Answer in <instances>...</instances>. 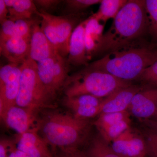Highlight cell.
<instances>
[{"instance_id":"1","label":"cell","mask_w":157,"mask_h":157,"mask_svg":"<svg viewBox=\"0 0 157 157\" xmlns=\"http://www.w3.org/2000/svg\"><path fill=\"white\" fill-rule=\"evenodd\" d=\"M145 1L128 0L115 18L110 28L103 36L101 53L124 48L139 38L148 28Z\"/></svg>"},{"instance_id":"2","label":"cell","mask_w":157,"mask_h":157,"mask_svg":"<svg viewBox=\"0 0 157 157\" xmlns=\"http://www.w3.org/2000/svg\"><path fill=\"white\" fill-rule=\"evenodd\" d=\"M157 61V50L149 47L123 48L109 52L85 67L108 73L127 82L139 79L145 69Z\"/></svg>"},{"instance_id":"3","label":"cell","mask_w":157,"mask_h":157,"mask_svg":"<svg viewBox=\"0 0 157 157\" xmlns=\"http://www.w3.org/2000/svg\"><path fill=\"white\" fill-rule=\"evenodd\" d=\"M37 125L40 135L48 144L62 150L77 148L86 137L89 122L70 112L50 109L38 118Z\"/></svg>"},{"instance_id":"4","label":"cell","mask_w":157,"mask_h":157,"mask_svg":"<svg viewBox=\"0 0 157 157\" xmlns=\"http://www.w3.org/2000/svg\"><path fill=\"white\" fill-rule=\"evenodd\" d=\"M131 85L129 82L121 80L109 73L85 67L69 75L62 91L67 97L87 94L103 99L117 90Z\"/></svg>"},{"instance_id":"5","label":"cell","mask_w":157,"mask_h":157,"mask_svg":"<svg viewBox=\"0 0 157 157\" xmlns=\"http://www.w3.org/2000/svg\"><path fill=\"white\" fill-rule=\"evenodd\" d=\"M21 69L16 105L36 111L51 108L56 98L51 94L40 79L36 62L29 58L21 65Z\"/></svg>"},{"instance_id":"6","label":"cell","mask_w":157,"mask_h":157,"mask_svg":"<svg viewBox=\"0 0 157 157\" xmlns=\"http://www.w3.org/2000/svg\"><path fill=\"white\" fill-rule=\"evenodd\" d=\"M38 74L43 84L54 98L61 91L69 75L70 65L67 58L57 54L37 62Z\"/></svg>"},{"instance_id":"7","label":"cell","mask_w":157,"mask_h":157,"mask_svg":"<svg viewBox=\"0 0 157 157\" xmlns=\"http://www.w3.org/2000/svg\"><path fill=\"white\" fill-rule=\"evenodd\" d=\"M21 65L10 63L0 69V115L16 105L20 86Z\"/></svg>"},{"instance_id":"8","label":"cell","mask_w":157,"mask_h":157,"mask_svg":"<svg viewBox=\"0 0 157 157\" xmlns=\"http://www.w3.org/2000/svg\"><path fill=\"white\" fill-rule=\"evenodd\" d=\"M103 100L90 95L83 94L73 97L64 96L62 102L73 116L88 120L100 115Z\"/></svg>"},{"instance_id":"9","label":"cell","mask_w":157,"mask_h":157,"mask_svg":"<svg viewBox=\"0 0 157 157\" xmlns=\"http://www.w3.org/2000/svg\"><path fill=\"white\" fill-rule=\"evenodd\" d=\"M37 111L17 105L10 107L1 116L9 128L21 135L34 129H38L35 122L38 121Z\"/></svg>"},{"instance_id":"10","label":"cell","mask_w":157,"mask_h":157,"mask_svg":"<svg viewBox=\"0 0 157 157\" xmlns=\"http://www.w3.org/2000/svg\"><path fill=\"white\" fill-rule=\"evenodd\" d=\"M111 148L121 157H146L145 139L130 128L111 142Z\"/></svg>"},{"instance_id":"11","label":"cell","mask_w":157,"mask_h":157,"mask_svg":"<svg viewBox=\"0 0 157 157\" xmlns=\"http://www.w3.org/2000/svg\"><path fill=\"white\" fill-rule=\"evenodd\" d=\"M46 14L55 29L58 39V53L62 56L67 58L69 54V45L72 34L77 25L82 21L80 17L81 14L56 16Z\"/></svg>"},{"instance_id":"12","label":"cell","mask_w":157,"mask_h":157,"mask_svg":"<svg viewBox=\"0 0 157 157\" xmlns=\"http://www.w3.org/2000/svg\"><path fill=\"white\" fill-rule=\"evenodd\" d=\"M129 110L132 115L144 121L157 115V88L140 90L135 95Z\"/></svg>"},{"instance_id":"13","label":"cell","mask_w":157,"mask_h":157,"mask_svg":"<svg viewBox=\"0 0 157 157\" xmlns=\"http://www.w3.org/2000/svg\"><path fill=\"white\" fill-rule=\"evenodd\" d=\"M16 148L29 157H54L48 144L36 129L18 135L14 142Z\"/></svg>"},{"instance_id":"14","label":"cell","mask_w":157,"mask_h":157,"mask_svg":"<svg viewBox=\"0 0 157 157\" xmlns=\"http://www.w3.org/2000/svg\"><path fill=\"white\" fill-rule=\"evenodd\" d=\"M30 39L16 37L0 39L1 54L10 63L22 64L29 58Z\"/></svg>"},{"instance_id":"15","label":"cell","mask_w":157,"mask_h":157,"mask_svg":"<svg viewBox=\"0 0 157 157\" xmlns=\"http://www.w3.org/2000/svg\"><path fill=\"white\" fill-rule=\"evenodd\" d=\"M88 18L82 21L73 31L70 39L67 60L70 66H84L89 65L86 53L85 33Z\"/></svg>"},{"instance_id":"16","label":"cell","mask_w":157,"mask_h":157,"mask_svg":"<svg viewBox=\"0 0 157 157\" xmlns=\"http://www.w3.org/2000/svg\"><path fill=\"white\" fill-rule=\"evenodd\" d=\"M141 90L138 86L131 85L117 90L103 99L100 114L128 111L133 97Z\"/></svg>"},{"instance_id":"17","label":"cell","mask_w":157,"mask_h":157,"mask_svg":"<svg viewBox=\"0 0 157 157\" xmlns=\"http://www.w3.org/2000/svg\"><path fill=\"white\" fill-rule=\"evenodd\" d=\"M41 19L33 26L30 39L29 58L36 63L59 54L42 30Z\"/></svg>"},{"instance_id":"18","label":"cell","mask_w":157,"mask_h":157,"mask_svg":"<svg viewBox=\"0 0 157 157\" xmlns=\"http://www.w3.org/2000/svg\"><path fill=\"white\" fill-rule=\"evenodd\" d=\"M104 25L101 21L92 16L88 18L86 26L85 39L88 58L90 60L93 57L101 53L103 42Z\"/></svg>"},{"instance_id":"19","label":"cell","mask_w":157,"mask_h":157,"mask_svg":"<svg viewBox=\"0 0 157 157\" xmlns=\"http://www.w3.org/2000/svg\"><path fill=\"white\" fill-rule=\"evenodd\" d=\"M9 10L8 18L15 21L30 19L34 15H39L33 1L32 0H4Z\"/></svg>"},{"instance_id":"20","label":"cell","mask_w":157,"mask_h":157,"mask_svg":"<svg viewBox=\"0 0 157 157\" xmlns=\"http://www.w3.org/2000/svg\"><path fill=\"white\" fill-rule=\"evenodd\" d=\"M128 0H102L98 11L92 16L101 22L114 19Z\"/></svg>"},{"instance_id":"21","label":"cell","mask_w":157,"mask_h":157,"mask_svg":"<svg viewBox=\"0 0 157 157\" xmlns=\"http://www.w3.org/2000/svg\"><path fill=\"white\" fill-rule=\"evenodd\" d=\"M85 153L87 157H121L100 135L92 140Z\"/></svg>"},{"instance_id":"22","label":"cell","mask_w":157,"mask_h":157,"mask_svg":"<svg viewBox=\"0 0 157 157\" xmlns=\"http://www.w3.org/2000/svg\"><path fill=\"white\" fill-rule=\"evenodd\" d=\"M102 0H66L63 1L62 16L81 14L90 6L101 3Z\"/></svg>"},{"instance_id":"23","label":"cell","mask_w":157,"mask_h":157,"mask_svg":"<svg viewBox=\"0 0 157 157\" xmlns=\"http://www.w3.org/2000/svg\"><path fill=\"white\" fill-rule=\"evenodd\" d=\"M130 128V118L124 120L107 128L98 130L100 136L109 143Z\"/></svg>"},{"instance_id":"24","label":"cell","mask_w":157,"mask_h":157,"mask_svg":"<svg viewBox=\"0 0 157 157\" xmlns=\"http://www.w3.org/2000/svg\"><path fill=\"white\" fill-rule=\"evenodd\" d=\"M128 111L101 113L94 122L98 130L107 128L124 120L130 118Z\"/></svg>"},{"instance_id":"25","label":"cell","mask_w":157,"mask_h":157,"mask_svg":"<svg viewBox=\"0 0 157 157\" xmlns=\"http://www.w3.org/2000/svg\"><path fill=\"white\" fill-rule=\"evenodd\" d=\"M40 18L39 16L36 18L34 17L30 19L14 21V37L30 39L33 26Z\"/></svg>"},{"instance_id":"26","label":"cell","mask_w":157,"mask_h":157,"mask_svg":"<svg viewBox=\"0 0 157 157\" xmlns=\"http://www.w3.org/2000/svg\"><path fill=\"white\" fill-rule=\"evenodd\" d=\"M145 6L148 16L149 30L157 41V0H146Z\"/></svg>"},{"instance_id":"27","label":"cell","mask_w":157,"mask_h":157,"mask_svg":"<svg viewBox=\"0 0 157 157\" xmlns=\"http://www.w3.org/2000/svg\"><path fill=\"white\" fill-rule=\"evenodd\" d=\"M39 12H44L52 14V12L55 11L58 9L63 1L61 0H34Z\"/></svg>"},{"instance_id":"28","label":"cell","mask_w":157,"mask_h":157,"mask_svg":"<svg viewBox=\"0 0 157 157\" xmlns=\"http://www.w3.org/2000/svg\"><path fill=\"white\" fill-rule=\"evenodd\" d=\"M138 79L151 86V87L157 88V61L145 69Z\"/></svg>"},{"instance_id":"29","label":"cell","mask_w":157,"mask_h":157,"mask_svg":"<svg viewBox=\"0 0 157 157\" xmlns=\"http://www.w3.org/2000/svg\"><path fill=\"white\" fill-rule=\"evenodd\" d=\"M147 154L151 157H157V132L150 129L145 134Z\"/></svg>"},{"instance_id":"30","label":"cell","mask_w":157,"mask_h":157,"mask_svg":"<svg viewBox=\"0 0 157 157\" xmlns=\"http://www.w3.org/2000/svg\"><path fill=\"white\" fill-rule=\"evenodd\" d=\"M54 157H87L85 153L77 148L60 150L58 154Z\"/></svg>"},{"instance_id":"31","label":"cell","mask_w":157,"mask_h":157,"mask_svg":"<svg viewBox=\"0 0 157 157\" xmlns=\"http://www.w3.org/2000/svg\"><path fill=\"white\" fill-rule=\"evenodd\" d=\"M11 140L2 139L0 142V157H9Z\"/></svg>"},{"instance_id":"32","label":"cell","mask_w":157,"mask_h":157,"mask_svg":"<svg viewBox=\"0 0 157 157\" xmlns=\"http://www.w3.org/2000/svg\"><path fill=\"white\" fill-rule=\"evenodd\" d=\"M9 10L4 0H0V23L2 25L8 19Z\"/></svg>"},{"instance_id":"33","label":"cell","mask_w":157,"mask_h":157,"mask_svg":"<svg viewBox=\"0 0 157 157\" xmlns=\"http://www.w3.org/2000/svg\"><path fill=\"white\" fill-rule=\"evenodd\" d=\"M9 157H29L23 152L16 148L14 142L11 141L9 150Z\"/></svg>"},{"instance_id":"34","label":"cell","mask_w":157,"mask_h":157,"mask_svg":"<svg viewBox=\"0 0 157 157\" xmlns=\"http://www.w3.org/2000/svg\"><path fill=\"white\" fill-rule=\"evenodd\" d=\"M144 121L145 124L150 129L157 132V121L151 119Z\"/></svg>"},{"instance_id":"35","label":"cell","mask_w":157,"mask_h":157,"mask_svg":"<svg viewBox=\"0 0 157 157\" xmlns=\"http://www.w3.org/2000/svg\"><path fill=\"white\" fill-rule=\"evenodd\" d=\"M155 117H156V119H155V120L157 121V115Z\"/></svg>"}]
</instances>
